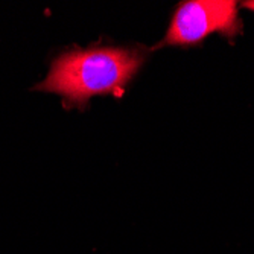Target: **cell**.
Wrapping results in <instances>:
<instances>
[{
	"mask_svg": "<svg viewBox=\"0 0 254 254\" xmlns=\"http://www.w3.org/2000/svg\"><path fill=\"white\" fill-rule=\"evenodd\" d=\"M145 61L143 52L128 48L95 46L58 55L35 90L57 93L67 107L87 105L98 95H124L125 85Z\"/></svg>",
	"mask_w": 254,
	"mask_h": 254,
	"instance_id": "1",
	"label": "cell"
},
{
	"mask_svg": "<svg viewBox=\"0 0 254 254\" xmlns=\"http://www.w3.org/2000/svg\"><path fill=\"white\" fill-rule=\"evenodd\" d=\"M242 29L238 3L232 0H190L177 6L169 29L155 48L192 46L207 35L219 32L233 38Z\"/></svg>",
	"mask_w": 254,
	"mask_h": 254,
	"instance_id": "2",
	"label": "cell"
},
{
	"mask_svg": "<svg viewBox=\"0 0 254 254\" xmlns=\"http://www.w3.org/2000/svg\"><path fill=\"white\" fill-rule=\"evenodd\" d=\"M242 6H244V8H247V9L254 11V0H250V2H244V3H242Z\"/></svg>",
	"mask_w": 254,
	"mask_h": 254,
	"instance_id": "3",
	"label": "cell"
}]
</instances>
